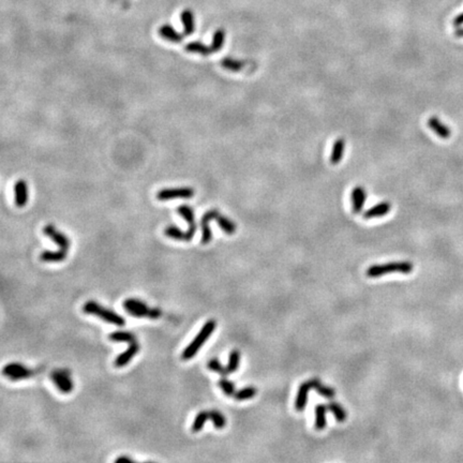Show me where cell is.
I'll use <instances>...</instances> for the list:
<instances>
[{"instance_id":"cell-22","label":"cell","mask_w":463,"mask_h":463,"mask_svg":"<svg viewBox=\"0 0 463 463\" xmlns=\"http://www.w3.org/2000/svg\"><path fill=\"white\" fill-rule=\"evenodd\" d=\"M216 220H217L218 225L220 226V228H221L225 234H227V235L235 234L236 224L233 221H232V220H229L228 218H226V217H224L222 215H220V214L216 218Z\"/></svg>"},{"instance_id":"cell-10","label":"cell","mask_w":463,"mask_h":463,"mask_svg":"<svg viewBox=\"0 0 463 463\" xmlns=\"http://www.w3.org/2000/svg\"><path fill=\"white\" fill-rule=\"evenodd\" d=\"M28 184L26 180L19 179L14 184V202L19 208L26 206L28 203Z\"/></svg>"},{"instance_id":"cell-27","label":"cell","mask_w":463,"mask_h":463,"mask_svg":"<svg viewBox=\"0 0 463 463\" xmlns=\"http://www.w3.org/2000/svg\"><path fill=\"white\" fill-rule=\"evenodd\" d=\"M314 380V389L320 393V395L326 399H333L335 397V390L331 387L328 386H324L321 381L318 378H313Z\"/></svg>"},{"instance_id":"cell-30","label":"cell","mask_w":463,"mask_h":463,"mask_svg":"<svg viewBox=\"0 0 463 463\" xmlns=\"http://www.w3.org/2000/svg\"><path fill=\"white\" fill-rule=\"evenodd\" d=\"M239 364H240V352L237 350L232 351L228 357V364L226 366L228 373L236 372L239 367Z\"/></svg>"},{"instance_id":"cell-25","label":"cell","mask_w":463,"mask_h":463,"mask_svg":"<svg viewBox=\"0 0 463 463\" xmlns=\"http://www.w3.org/2000/svg\"><path fill=\"white\" fill-rule=\"evenodd\" d=\"M224 41H225V30L222 28L217 29L213 36V41H212V46H211L213 53H217L221 50L224 45Z\"/></svg>"},{"instance_id":"cell-12","label":"cell","mask_w":463,"mask_h":463,"mask_svg":"<svg viewBox=\"0 0 463 463\" xmlns=\"http://www.w3.org/2000/svg\"><path fill=\"white\" fill-rule=\"evenodd\" d=\"M427 124L437 136L443 138V140H447V138H449L451 135V130L449 127L443 123L439 120V118L435 117V116H432V117L428 119Z\"/></svg>"},{"instance_id":"cell-34","label":"cell","mask_w":463,"mask_h":463,"mask_svg":"<svg viewBox=\"0 0 463 463\" xmlns=\"http://www.w3.org/2000/svg\"><path fill=\"white\" fill-rule=\"evenodd\" d=\"M32 374H33V372L31 371L30 369L25 368V369H23V370H19V371L15 372V373H13V374L9 375L8 377H9L11 381H20V380H26V378L31 377Z\"/></svg>"},{"instance_id":"cell-20","label":"cell","mask_w":463,"mask_h":463,"mask_svg":"<svg viewBox=\"0 0 463 463\" xmlns=\"http://www.w3.org/2000/svg\"><path fill=\"white\" fill-rule=\"evenodd\" d=\"M67 258V252L64 250L58 251H43L40 254V260L43 262L48 263H55V262H62Z\"/></svg>"},{"instance_id":"cell-19","label":"cell","mask_w":463,"mask_h":463,"mask_svg":"<svg viewBox=\"0 0 463 463\" xmlns=\"http://www.w3.org/2000/svg\"><path fill=\"white\" fill-rule=\"evenodd\" d=\"M184 50L189 53H195V54H200L203 56H208L213 53L211 46H207L200 41H192V42L188 43L186 45V48H184Z\"/></svg>"},{"instance_id":"cell-14","label":"cell","mask_w":463,"mask_h":463,"mask_svg":"<svg viewBox=\"0 0 463 463\" xmlns=\"http://www.w3.org/2000/svg\"><path fill=\"white\" fill-rule=\"evenodd\" d=\"M391 209V205L389 202H382L380 204H376L375 206L371 207L364 214L365 219H373V218H380L387 215Z\"/></svg>"},{"instance_id":"cell-11","label":"cell","mask_w":463,"mask_h":463,"mask_svg":"<svg viewBox=\"0 0 463 463\" xmlns=\"http://www.w3.org/2000/svg\"><path fill=\"white\" fill-rule=\"evenodd\" d=\"M138 351H140V345H138V343L136 341L130 343L128 349L116 357V360L114 362V366L117 368H122V367L127 366L132 361V358L138 353Z\"/></svg>"},{"instance_id":"cell-4","label":"cell","mask_w":463,"mask_h":463,"mask_svg":"<svg viewBox=\"0 0 463 463\" xmlns=\"http://www.w3.org/2000/svg\"><path fill=\"white\" fill-rule=\"evenodd\" d=\"M195 194V191L193 188L190 187H181V188H169V189H162L157 193V199L159 201H171V200H177V199H184L188 200L193 198Z\"/></svg>"},{"instance_id":"cell-18","label":"cell","mask_w":463,"mask_h":463,"mask_svg":"<svg viewBox=\"0 0 463 463\" xmlns=\"http://www.w3.org/2000/svg\"><path fill=\"white\" fill-rule=\"evenodd\" d=\"M328 408L324 404H319L315 407V423L314 427L317 430H323L325 429L327 426L326 420V414H327Z\"/></svg>"},{"instance_id":"cell-35","label":"cell","mask_w":463,"mask_h":463,"mask_svg":"<svg viewBox=\"0 0 463 463\" xmlns=\"http://www.w3.org/2000/svg\"><path fill=\"white\" fill-rule=\"evenodd\" d=\"M25 368H26V367H24L22 364H18V363H11V364H8L7 366L4 367V369H3V374L6 375V376L8 377L9 375L13 374V373L19 371V370H23V369H25Z\"/></svg>"},{"instance_id":"cell-5","label":"cell","mask_w":463,"mask_h":463,"mask_svg":"<svg viewBox=\"0 0 463 463\" xmlns=\"http://www.w3.org/2000/svg\"><path fill=\"white\" fill-rule=\"evenodd\" d=\"M43 234L51 238L55 244L60 248V250L68 252L69 248H70V239H69L65 234L58 232L54 225L52 224L45 225L43 228Z\"/></svg>"},{"instance_id":"cell-28","label":"cell","mask_w":463,"mask_h":463,"mask_svg":"<svg viewBox=\"0 0 463 463\" xmlns=\"http://www.w3.org/2000/svg\"><path fill=\"white\" fill-rule=\"evenodd\" d=\"M257 392H258V390H257L256 387L249 386V387H245V388H242V389L236 391L235 395L233 397L237 401H244V400H249V399H252V398L256 397Z\"/></svg>"},{"instance_id":"cell-6","label":"cell","mask_w":463,"mask_h":463,"mask_svg":"<svg viewBox=\"0 0 463 463\" xmlns=\"http://www.w3.org/2000/svg\"><path fill=\"white\" fill-rule=\"evenodd\" d=\"M51 378L56 387L64 393H70L73 390V382L67 371H54Z\"/></svg>"},{"instance_id":"cell-13","label":"cell","mask_w":463,"mask_h":463,"mask_svg":"<svg viewBox=\"0 0 463 463\" xmlns=\"http://www.w3.org/2000/svg\"><path fill=\"white\" fill-rule=\"evenodd\" d=\"M352 209L354 214H361L364 209V205L367 199V193L364 187H355L351 193Z\"/></svg>"},{"instance_id":"cell-33","label":"cell","mask_w":463,"mask_h":463,"mask_svg":"<svg viewBox=\"0 0 463 463\" xmlns=\"http://www.w3.org/2000/svg\"><path fill=\"white\" fill-rule=\"evenodd\" d=\"M218 385H219L220 388L223 390V392L225 393L226 396L233 397L235 395L236 390H235V384L233 383V382H230V381H228V380L223 377V378H221V380L219 381Z\"/></svg>"},{"instance_id":"cell-2","label":"cell","mask_w":463,"mask_h":463,"mask_svg":"<svg viewBox=\"0 0 463 463\" xmlns=\"http://www.w3.org/2000/svg\"><path fill=\"white\" fill-rule=\"evenodd\" d=\"M414 269L413 263L409 261L403 262H391L383 265H372L367 269L366 275L369 278H377L390 272H401L408 275Z\"/></svg>"},{"instance_id":"cell-29","label":"cell","mask_w":463,"mask_h":463,"mask_svg":"<svg viewBox=\"0 0 463 463\" xmlns=\"http://www.w3.org/2000/svg\"><path fill=\"white\" fill-rule=\"evenodd\" d=\"M327 408L333 414V416L335 417V419H337L338 423H343L346 419V412L339 403L330 402L327 405Z\"/></svg>"},{"instance_id":"cell-16","label":"cell","mask_w":463,"mask_h":463,"mask_svg":"<svg viewBox=\"0 0 463 463\" xmlns=\"http://www.w3.org/2000/svg\"><path fill=\"white\" fill-rule=\"evenodd\" d=\"M180 19L182 22L183 25V34L186 37L191 36V34L194 32L195 30V25H194V14L191 10L187 9L183 10L181 14H180Z\"/></svg>"},{"instance_id":"cell-8","label":"cell","mask_w":463,"mask_h":463,"mask_svg":"<svg viewBox=\"0 0 463 463\" xmlns=\"http://www.w3.org/2000/svg\"><path fill=\"white\" fill-rule=\"evenodd\" d=\"M177 213L179 214V216H181L184 220H186L188 223V230H187V235H188V241H191L192 238L195 235L196 232V223H195V218H194V212L192 208L188 205H181L177 208Z\"/></svg>"},{"instance_id":"cell-9","label":"cell","mask_w":463,"mask_h":463,"mask_svg":"<svg viewBox=\"0 0 463 463\" xmlns=\"http://www.w3.org/2000/svg\"><path fill=\"white\" fill-rule=\"evenodd\" d=\"M312 388H314V380H310L308 382H305V383H303L299 386L296 400H295V409L297 411L300 412V411L305 410L306 405H307V401H308L309 391Z\"/></svg>"},{"instance_id":"cell-31","label":"cell","mask_w":463,"mask_h":463,"mask_svg":"<svg viewBox=\"0 0 463 463\" xmlns=\"http://www.w3.org/2000/svg\"><path fill=\"white\" fill-rule=\"evenodd\" d=\"M209 419L212 420L213 425L217 428V429H223L226 426V419L224 415H222L219 411H211L209 412Z\"/></svg>"},{"instance_id":"cell-7","label":"cell","mask_w":463,"mask_h":463,"mask_svg":"<svg viewBox=\"0 0 463 463\" xmlns=\"http://www.w3.org/2000/svg\"><path fill=\"white\" fill-rule=\"evenodd\" d=\"M219 216V212L217 209H212L207 212L202 220H201V226H202V240L201 242L203 245H208L213 239L212 229L209 227V222L212 220H215Z\"/></svg>"},{"instance_id":"cell-1","label":"cell","mask_w":463,"mask_h":463,"mask_svg":"<svg viewBox=\"0 0 463 463\" xmlns=\"http://www.w3.org/2000/svg\"><path fill=\"white\" fill-rule=\"evenodd\" d=\"M217 327V322L215 320L207 321L200 332L196 334V337L191 341V343L183 350L181 353V360L182 361H190L196 354L199 353L203 344L209 339L212 333L215 331Z\"/></svg>"},{"instance_id":"cell-15","label":"cell","mask_w":463,"mask_h":463,"mask_svg":"<svg viewBox=\"0 0 463 463\" xmlns=\"http://www.w3.org/2000/svg\"><path fill=\"white\" fill-rule=\"evenodd\" d=\"M159 34H160V37H162L163 39H165L170 42H175V43L181 42L184 37L183 33L181 34V33L177 32L170 24L162 25L159 28Z\"/></svg>"},{"instance_id":"cell-37","label":"cell","mask_w":463,"mask_h":463,"mask_svg":"<svg viewBox=\"0 0 463 463\" xmlns=\"http://www.w3.org/2000/svg\"><path fill=\"white\" fill-rule=\"evenodd\" d=\"M121 461H128V462H132L133 460L130 458V457H128V456H121V457H119V458H117L116 459V462H121Z\"/></svg>"},{"instance_id":"cell-36","label":"cell","mask_w":463,"mask_h":463,"mask_svg":"<svg viewBox=\"0 0 463 463\" xmlns=\"http://www.w3.org/2000/svg\"><path fill=\"white\" fill-rule=\"evenodd\" d=\"M453 24H454V26H456V27H460V26L463 25V12L460 13V14H458V15L454 18Z\"/></svg>"},{"instance_id":"cell-38","label":"cell","mask_w":463,"mask_h":463,"mask_svg":"<svg viewBox=\"0 0 463 463\" xmlns=\"http://www.w3.org/2000/svg\"><path fill=\"white\" fill-rule=\"evenodd\" d=\"M455 36L458 38H463V27H459L456 31H455Z\"/></svg>"},{"instance_id":"cell-21","label":"cell","mask_w":463,"mask_h":463,"mask_svg":"<svg viewBox=\"0 0 463 463\" xmlns=\"http://www.w3.org/2000/svg\"><path fill=\"white\" fill-rule=\"evenodd\" d=\"M109 339L113 342H127V343H132L135 342V335L133 334V332L130 331H124V330H117L111 332L109 334Z\"/></svg>"},{"instance_id":"cell-32","label":"cell","mask_w":463,"mask_h":463,"mask_svg":"<svg viewBox=\"0 0 463 463\" xmlns=\"http://www.w3.org/2000/svg\"><path fill=\"white\" fill-rule=\"evenodd\" d=\"M207 368L209 369L211 371L216 372V373H219L220 375H222L223 377H225L227 374H229L228 371H227L226 367H223V366L221 365V363H220V362L217 360V358H214V360H211L209 362H208Z\"/></svg>"},{"instance_id":"cell-3","label":"cell","mask_w":463,"mask_h":463,"mask_svg":"<svg viewBox=\"0 0 463 463\" xmlns=\"http://www.w3.org/2000/svg\"><path fill=\"white\" fill-rule=\"evenodd\" d=\"M83 312L86 314H91V315H97L99 317L101 320L106 321L108 323L114 324L116 326H124L125 324V320L116 313L114 311H111L107 308H104L102 306H100L99 304H97L94 300H89L84 306H83Z\"/></svg>"},{"instance_id":"cell-26","label":"cell","mask_w":463,"mask_h":463,"mask_svg":"<svg viewBox=\"0 0 463 463\" xmlns=\"http://www.w3.org/2000/svg\"><path fill=\"white\" fill-rule=\"evenodd\" d=\"M208 419H209V412L201 411L198 415L195 416V418L193 420V424L191 427L192 432H194V433L200 432L204 428V426Z\"/></svg>"},{"instance_id":"cell-17","label":"cell","mask_w":463,"mask_h":463,"mask_svg":"<svg viewBox=\"0 0 463 463\" xmlns=\"http://www.w3.org/2000/svg\"><path fill=\"white\" fill-rule=\"evenodd\" d=\"M344 150H345V140L344 138H338V140L333 143V146L331 149V155H330L331 164L335 165L339 163L343 158Z\"/></svg>"},{"instance_id":"cell-23","label":"cell","mask_w":463,"mask_h":463,"mask_svg":"<svg viewBox=\"0 0 463 463\" xmlns=\"http://www.w3.org/2000/svg\"><path fill=\"white\" fill-rule=\"evenodd\" d=\"M221 66L224 69H226V70H228V71L238 72V71H241L242 69H244V67L246 66V62L242 61V60L234 59V58L226 57V58H223V59L221 60Z\"/></svg>"},{"instance_id":"cell-24","label":"cell","mask_w":463,"mask_h":463,"mask_svg":"<svg viewBox=\"0 0 463 463\" xmlns=\"http://www.w3.org/2000/svg\"><path fill=\"white\" fill-rule=\"evenodd\" d=\"M164 235L169 238L176 239L180 241H188V235L187 230L183 232L180 228H178L175 225H170L164 229Z\"/></svg>"}]
</instances>
